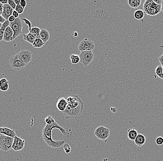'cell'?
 <instances>
[{
    "mask_svg": "<svg viewBox=\"0 0 163 161\" xmlns=\"http://www.w3.org/2000/svg\"><path fill=\"white\" fill-rule=\"evenodd\" d=\"M8 5L10 6L11 7L13 8V10H15L17 5L14 3V0H8Z\"/></svg>",
    "mask_w": 163,
    "mask_h": 161,
    "instance_id": "cell-33",
    "label": "cell"
},
{
    "mask_svg": "<svg viewBox=\"0 0 163 161\" xmlns=\"http://www.w3.org/2000/svg\"><path fill=\"white\" fill-rule=\"evenodd\" d=\"M10 63L11 67L17 71L21 70L27 66L26 64L21 60L18 53L11 57Z\"/></svg>",
    "mask_w": 163,
    "mask_h": 161,
    "instance_id": "cell-6",
    "label": "cell"
},
{
    "mask_svg": "<svg viewBox=\"0 0 163 161\" xmlns=\"http://www.w3.org/2000/svg\"><path fill=\"white\" fill-rule=\"evenodd\" d=\"M0 3L3 5L8 4V0H0Z\"/></svg>",
    "mask_w": 163,
    "mask_h": 161,
    "instance_id": "cell-42",
    "label": "cell"
},
{
    "mask_svg": "<svg viewBox=\"0 0 163 161\" xmlns=\"http://www.w3.org/2000/svg\"><path fill=\"white\" fill-rule=\"evenodd\" d=\"M70 60L73 64H77L80 62V57L76 54H72L70 56Z\"/></svg>",
    "mask_w": 163,
    "mask_h": 161,
    "instance_id": "cell-25",
    "label": "cell"
},
{
    "mask_svg": "<svg viewBox=\"0 0 163 161\" xmlns=\"http://www.w3.org/2000/svg\"><path fill=\"white\" fill-rule=\"evenodd\" d=\"M163 66L159 65L155 69V73L160 79H163Z\"/></svg>",
    "mask_w": 163,
    "mask_h": 161,
    "instance_id": "cell-24",
    "label": "cell"
},
{
    "mask_svg": "<svg viewBox=\"0 0 163 161\" xmlns=\"http://www.w3.org/2000/svg\"><path fill=\"white\" fill-rule=\"evenodd\" d=\"M25 145V140H23L22 139L16 136L14 138V140L13 142L12 149H13L15 151H20L23 149Z\"/></svg>",
    "mask_w": 163,
    "mask_h": 161,
    "instance_id": "cell-9",
    "label": "cell"
},
{
    "mask_svg": "<svg viewBox=\"0 0 163 161\" xmlns=\"http://www.w3.org/2000/svg\"><path fill=\"white\" fill-rule=\"evenodd\" d=\"M12 15H13L15 18H17L19 17V14H18V13L15 10L13 12V14H12Z\"/></svg>",
    "mask_w": 163,
    "mask_h": 161,
    "instance_id": "cell-38",
    "label": "cell"
},
{
    "mask_svg": "<svg viewBox=\"0 0 163 161\" xmlns=\"http://www.w3.org/2000/svg\"><path fill=\"white\" fill-rule=\"evenodd\" d=\"M27 1L25 0H20V5L23 8H25L27 6Z\"/></svg>",
    "mask_w": 163,
    "mask_h": 161,
    "instance_id": "cell-35",
    "label": "cell"
},
{
    "mask_svg": "<svg viewBox=\"0 0 163 161\" xmlns=\"http://www.w3.org/2000/svg\"><path fill=\"white\" fill-rule=\"evenodd\" d=\"M3 4L0 3V15H1L3 13Z\"/></svg>",
    "mask_w": 163,
    "mask_h": 161,
    "instance_id": "cell-41",
    "label": "cell"
},
{
    "mask_svg": "<svg viewBox=\"0 0 163 161\" xmlns=\"http://www.w3.org/2000/svg\"><path fill=\"white\" fill-rule=\"evenodd\" d=\"M15 19H16V18H15L13 15H11V16H10V17L8 18V21H10V23H13V22H14V21L15 20Z\"/></svg>",
    "mask_w": 163,
    "mask_h": 161,
    "instance_id": "cell-36",
    "label": "cell"
},
{
    "mask_svg": "<svg viewBox=\"0 0 163 161\" xmlns=\"http://www.w3.org/2000/svg\"><path fill=\"white\" fill-rule=\"evenodd\" d=\"M111 111L113 112V113H115L117 112V110H116V108H115V107H112L111 108Z\"/></svg>",
    "mask_w": 163,
    "mask_h": 161,
    "instance_id": "cell-44",
    "label": "cell"
},
{
    "mask_svg": "<svg viewBox=\"0 0 163 161\" xmlns=\"http://www.w3.org/2000/svg\"><path fill=\"white\" fill-rule=\"evenodd\" d=\"M128 138L132 141H134L138 135V132L134 128L130 129L128 131Z\"/></svg>",
    "mask_w": 163,
    "mask_h": 161,
    "instance_id": "cell-18",
    "label": "cell"
},
{
    "mask_svg": "<svg viewBox=\"0 0 163 161\" xmlns=\"http://www.w3.org/2000/svg\"><path fill=\"white\" fill-rule=\"evenodd\" d=\"M6 21V20L2 16V15H0V23H5Z\"/></svg>",
    "mask_w": 163,
    "mask_h": 161,
    "instance_id": "cell-40",
    "label": "cell"
},
{
    "mask_svg": "<svg viewBox=\"0 0 163 161\" xmlns=\"http://www.w3.org/2000/svg\"><path fill=\"white\" fill-rule=\"evenodd\" d=\"M67 107L63 114L66 119H77L84 109V103L78 95H70L66 99Z\"/></svg>",
    "mask_w": 163,
    "mask_h": 161,
    "instance_id": "cell-1",
    "label": "cell"
},
{
    "mask_svg": "<svg viewBox=\"0 0 163 161\" xmlns=\"http://www.w3.org/2000/svg\"><path fill=\"white\" fill-rule=\"evenodd\" d=\"M63 150L66 154H68L71 151V148L70 146L68 144H65L63 146Z\"/></svg>",
    "mask_w": 163,
    "mask_h": 161,
    "instance_id": "cell-30",
    "label": "cell"
},
{
    "mask_svg": "<svg viewBox=\"0 0 163 161\" xmlns=\"http://www.w3.org/2000/svg\"><path fill=\"white\" fill-rule=\"evenodd\" d=\"M2 25H3V24H1L0 23V29H1V27H2Z\"/></svg>",
    "mask_w": 163,
    "mask_h": 161,
    "instance_id": "cell-47",
    "label": "cell"
},
{
    "mask_svg": "<svg viewBox=\"0 0 163 161\" xmlns=\"http://www.w3.org/2000/svg\"><path fill=\"white\" fill-rule=\"evenodd\" d=\"M79 56L80 57V62L85 67L91 63L95 57L92 51H81Z\"/></svg>",
    "mask_w": 163,
    "mask_h": 161,
    "instance_id": "cell-7",
    "label": "cell"
},
{
    "mask_svg": "<svg viewBox=\"0 0 163 161\" xmlns=\"http://www.w3.org/2000/svg\"><path fill=\"white\" fill-rule=\"evenodd\" d=\"M110 135V131L108 129L106 128L104 131L98 136V138L101 140H105L109 137Z\"/></svg>",
    "mask_w": 163,
    "mask_h": 161,
    "instance_id": "cell-20",
    "label": "cell"
},
{
    "mask_svg": "<svg viewBox=\"0 0 163 161\" xmlns=\"http://www.w3.org/2000/svg\"><path fill=\"white\" fill-rule=\"evenodd\" d=\"M141 0H128V4L130 7L132 8H137L141 5Z\"/></svg>",
    "mask_w": 163,
    "mask_h": 161,
    "instance_id": "cell-21",
    "label": "cell"
},
{
    "mask_svg": "<svg viewBox=\"0 0 163 161\" xmlns=\"http://www.w3.org/2000/svg\"><path fill=\"white\" fill-rule=\"evenodd\" d=\"M146 141V137L144 136L141 134H138L134 140V143L136 146L141 147L145 143Z\"/></svg>",
    "mask_w": 163,
    "mask_h": 161,
    "instance_id": "cell-16",
    "label": "cell"
},
{
    "mask_svg": "<svg viewBox=\"0 0 163 161\" xmlns=\"http://www.w3.org/2000/svg\"><path fill=\"white\" fill-rule=\"evenodd\" d=\"M9 82L4 84L3 85L0 87V90L3 92H6L9 89Z\"/></svg>",
    "mask_w": 163,
    "mask_h": 161,
    "instance_id": "cell-31",
    "label": "cell"
},
{
    "mask_svg": "<svg viewBox=\"0 0 163 161\" xmlns=\"http://www.w3.org/2000/svg\"><path fill=\"white\" fill-rule=\"evenodd\" d=\"M10 21L8 20L6 21L5 23L3 24L2 27H1V29H0V41L3 40V36L4 33H5V30L6 28L10 26Z\"/></svg>",
    "mask_w": 163,
    "mask_h": 161,
    "instance_id": "cell-19",
    "label": "cell"
},
{
    "mask_svg": "<svg viewBox=\"0 0 163 161\" xmlns=\"http://www.w3.org/2000/svg\"><path fill=\"white\" fill-rule=\"evenodd\" d=\"M10 27L14 32L12 41L14 40L19 35L23 34V23L20 18H16L14 22L10 23Z\"/></svg>",
    "mask_w": 163,
    "mask_h": 161,
    "instance_id": "cell-4",
    "label": "cell"
},
{
    "mask_svg": "<svg viewBox=\"0 0 163 161\" xmlns=\"http://www.w3.org/2000/svg\"><path fill=\"white\" fill-rule=\"evenodd\" d=\"M45 122L47 125H52L53 123H54L55 121L51 116L49 115L45 119Z\"/></svg>",
    "mask_w": 163,
    "mask_h": 161,
    "instance_id": "cell-27",
    "label": "cell"
},
{
    "mask_svg": "<svg viewBox=\"0 0 163 161\" xmlns=\"http://www.w3.org/2000/svg\"><path fill=\"white\" fill-rule=\"evenodd\" d=\"M54 129H58L64 135H67V132L65 129L59 125L56 121L52 125L46 124L45 128L43 129L42 134L44 140L48 146L53 148L57 149L65 145V142L64 141H54L53 140L52 132Z\"/></svg>",
    "mask_w": 163,
    "mask_h": 161,
    "instance_id": "cell-2",
    "label": "cell"
},
{
    "mask_svg": "<svg viewBox=\"0 0 163 161\" xmlns=\"http://www.w3.org/2000/svg\"><path fill=\"white\" fill-rule=\"evenodd\" d=\"M14 11V10L8 5V4H4L3 5V13L1 15L6 21L8 20V18L12 15Z\"/></svg>",
    "mask_w": 163,
    "mask_h": 161,
    "instance_id": "cell-11",
    "label": "cell"
},
{
    "mask_svg": "<svg viewBox=\"0 0 163 161\" xmlns=\"http://www.w3.org/2000/svg\"><path fill=\"white\" fill-rule=\"evenodd\" d=\"M40 28L38 27H33L31 30V33L33 34L36 38H39V36L40 34Z\"/></svg>",
    "mask_w": 163,
    "mask_h": 161,
    "instance_id": "cell-26",
    "label": "cell"
},
{
    "mask_svg": "<svg viewBox=\"0 0 163 161\" xmlns=\"http://www.w3.org/2000/svg\"><path fill=\"white\" fill-rule=\"evenodd\" d=\"M14 10L16 11L17 13H18L19 14H22L23 13L24 8H23L21 7V5L20 4V5H17L16 8H15V10Z\"/></svg>",
    "mask_w": 163,
    "mask_h": 161,
    "instance_id": "cell-28",
    "label": "cell"
},
{
    "mask_svg": "<svg viewBox=\"0 0 163 161\" xmlns=\"http://www.w3.org/2000/svg\"><path fill=\"white\" fill-rule=\"evenodd\" d=\"M145 16V13L142 10H138L135 11L134 13V17L136 20H140L143 19Z\"/></svg>",
    "mask_w": 163,
    "mask_h": 161,
    "instance_id": "cell-22",
    "label": "cell"
},
{
    "mask_svg": "<svg viewBox=\"0 0 163 161\" xmlns=\"http://www.w3.org/2000/svg\"><path fill=\"white\" fill-rule=\"evenodd\" d=\"M14 138L1 134L0 135V146L1 151H8L12 149Z\"/></svg>",
    "mask_w": 163,
    "mask_h": 161,
    "instance_id": "cell-5",
    "label": "cell"
},
{
    "mask_svg": "<svg viewBox=\"0 0 163 161\" xmlns=\"http://www.w3.org/2000/svg\"><path fill=\"white\" fill-rule=\"evenodd\" d=\"M13 35H14V32L10 26H8L5 30L3 40L5 41V42H10L12 41Z\"/></svg>",
    "mask_w": 163,
    "mask_h": 161,
    "instance_id": "cell-13",
    "label": "cell"
},
{
    "mask_svg": "<svg viewBox=\"0 0 163 161\" xmlns=\"http://www.w3.org/2000/svg\"><path fill=\"white\" fill-rule=\"evenodd\" d=\"M161 11L163 12V1H162V3H161Z\"/></svg>",
    "mask_w": 163,
    "mask_h": 161,
    "instance_id": "cell-46",
    "label": "cell"
},
{
    "mask_svg": "<svg viewBox=\"0 0 163 161\" xmlns=\"http://www.w3.org/2000/svg\"><path fill=\"white\" fill-rule=\"evenodd\" d=\"M8 82H8L7 79H5V78H3V79H0V87H1V86L3 85L4 84H5Z\"/></svg>",
    "mask_w": 163,
    "mask_h": 161,
    "instance_id": "cell-34",
    "label": "cell"
},
{
    "mask_svg": "<svg viewBox=\"0 0 163 161\" xmlns=\"http://www.w3.org/2000/svg\"><path fill=\"white\" fill-rule=\"evenodd\" d=\"M67 105L68 103L66 99L64 98H61L59 99L58 102L57 103V108L59 111L63 112L65 110Z\"/></svg>",
    "mask_w": 163,
    "mask_h": 161,
    "instance_id": "cell-12",
    "label": "cell"
},
{
    "mask_svg": "<svg viewBox=\"0 0 163 161\" xmlns=\"http://www.w3.org/2000/svg\"><path fill=\"white\" fill-rule=\"evenodd\" d=\"M39 38L42 40L44 43L47 42L49 40L50 38V34L49 32L46 29H42L40 31V34L39 36Z\"/></svg>",
    "mask_w": 163,
    "mask_h": 161,
    "instance_id": "cell-14",
    "label": "cell"
},
{
    "mask_svg": "<svg viewBox=\"0 0 163 161\" xmlns=\"http://www.w3.org/2000/svg\"><path fill=\"white\" fill-rule=\"evenodd\" d=\"M161 10V5H158L153 1H146L143 5V11L147 14L154 16Z\"/></svg>",
    "mask_w": 163,
    "mask_h": 161,
    "instance_id": "cell-3",
    "label": "cell"
},
{
    "mask_svg": "<svg viewBox=\"0 0 163 161\" xmlns=\"http://www.w3.org/2000/svg\"><path fill=\"white\" fill-rule=\"evenodd\" d=\"M154 3L157 4L158 5H161V3H162V0H153Z\"/></svg>",
    "mask_w": 163,
    "mask_h": 161,
    "instance_id": "cell-39",
    "label": "cell"
},
{
    "mask_svg": "<svg viewBox=\"0 0 163 161\" xmlns=\"http://www.w3.org/2000/svg\"><path fill=\"white\" fill-rule=\"evenodd\" d=\"M21 20L24 21L25 24L27 25L28 26L29 32H31V30L32 29V23H31L30 21L28 20H27V19H26V18H23V19H21Z\"/></svg>",
    "mask_w": 163,
    "mask_h": 161,
    "instance_id": "cell-29",
    "label": "cell"
},
{
    "mask_svg": "<svg viewBox=\"0 0 163 161\" xmlns=\"http://www.w3.org/2000/svg\"><path fill=\"white\" fill-rule=\"evenodd\" d=\"M23 37L24 40L27 41V42L31 44L32 45H33V44L34 42L35 39H36V37L34 36L31 32H29L27 34H23Z\"/></svg>",
    "mask_w": 163,
    "mask_h": 161,
    "instance_id": "cell-17",
    "label": "cell"
},
{
    "mask_svg": "<svg viewBox=\"0 0 163 161\" xmlns=\"http://www.w3.org/2000/svg\"><path fill=\"white\" fill-rule=\"evenodd\" d=\"M15 3L16 4V5H20V0H14Z\"/></svg>",
    "mask_w": 163,
    "mask_h": 161,
    "instance_id": "cell-43",
    "label": "cell"
},
{
    "mask_svg": "<svg viewBox=\"0 0 163 161\" xmlns=\"http://www.w3.org/2000/svg\"><path fill=\"white\" fill-rule=\"evenodd\" d=\"M158 60L160 63L161 66H163V54L158 58Z\"/></svg>",
    "mask_w": 163,
    "mask_h": 161,
    "instance_id": "cell-37",
    "label": "cell"
},
{
    "mask_svg": "<svg viewBox=\"0 0 163 161\" xmlns=\"http://www.w3.org/2000/svg\"><path fill=\"white\" fill-rule=\"evenodd\" d=\"M21 60L26 64V65L29 63L32 60V53L28 50H23L18 53Z\"/></svg>",
    "mask_w": 163,
    "mask_h": 161,
    "instance_id": "cell-10",
    "label": "cell"
},
{
    "mask_svg": "<svg viewBox=\"0 0 163 161\" xmlns=\"http://www.w3.org/2000/svg\"><path fill=\"white\" fill-rule=\"evenodd\" d=\"M45 43L43 42L42 40L40 38H36L32 45L35 48H40L43 47Z\"/></svg>",
    "mask_w": 163,
    "mask_h": 161,
    "instance_id": "cell-23",
    "label": "cell"
},
{
    "mask_svg": "<svg viewBox=\"0 0 163 161\" xmlns=\"http://www.w3.org/2000/svg\"></svg>",
    "mask_w": 163,
    "mask_h": 161,
    "instance_id": "cell-50",
    "label": "cell"
},
{
    "mask_svg": "<svg viewBox=\"0 0 163 161\" xmlns=\"http://www.w3.org/2000/svg\"><path fill=\"white\" fill-rule=\"evenodd\" d=\"M0 133L12 138H14L16 136L15 132L14 130L7 127L0 128Z\"/></svg>",
    "mask_w": 163,
    "mask_h": 161,
    "instance_id": "cell-15",
    "label": "cell"
},
{
    "mask_svg": "<svg viewBox=\"0 0 163 161\" xmlns=\"http://www.w3.org/2000/svg\"><path fill=\"white\" fill-rule=\"evenodd\" d=\"M72 35H73V36L75 37H76L78 36V33L77 32H74L73 33H72Z\"/></svg>",
    "mask_w": 163,
    "mask_h": 161,
    "instance_id": "cell-45",
    "label": "cell"
},
{
    "mask_svg": "<svg viewBox=\"0 0 163 161\" xmlns=\"http://www.w3.org/2000/svg\"></svg>",
    "mask_w": 163,
    "mask_h": 161,
    "instance_id": "cell-49",
    "label": "cell"
},
{
    "mask_svg": "<svg viewBox=\"0 0 163 161\" xmlns=\"http://www.w3.org/2000/svg\"><path fill=\"white\" fill-rule=\"evenodd\" d=\"M155 142L158 145H162L163 144V138L162 136H158L156 138Z\"/></svg>",
    "mask_w": 163,
    "mask_h": 161,
    "instance_id": "cell-32",
    "label": "cell"
},
{
    "mask_svg": "<svg viewBox=\"0 0 163 161\" xmlns=\"http://www.w3.org/2000/svg\"><path fill=\"white\" fill-rule=\"evenodd\" d=\"M95 47L93 41L90 39H83L80 42L78 47V49L80 51H92Z\"/></svg>",
    "mask_w": 163,
    "mask_h": 161,
    "instance_id": "cell-8",
    "label": "cell"
},
{
    "mask_svg": "<svg viewBox=\"0 0 163 161\" xmlns=\"http://www.w3.org/2000/svg\"><path fill=\"white\" fill-rule=\"evenodd\" d=\"M1 151V146H0V151Z\"/></svg>",
    "mask_w": 163,
    "mask_h": 161,
    "instance_id": "cell-48",
    "label": "cell"
}]
</instances>
